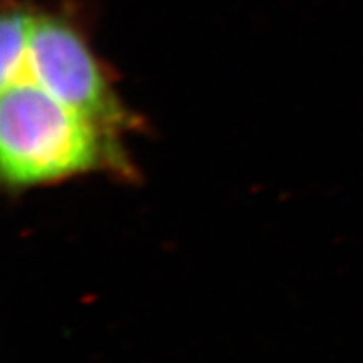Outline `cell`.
<instances>
[{
  "mask_svg": "<svg viewBox=\"0 0 363 363\" xmlns=\"http://www.w3.org/2000/svg\"><path fill=\"white\" fill-rule=\"evenodd\" d=\"M27 78L113 133L131 123L88 40L65 16L35 13Z\"/></svg>",
  "mask_w": 363,
  "mask_h": 363,
  "instance_id": "7a4b0ae2",
  "label": "cell"
},
{
  "mask_svg": "<svg viewBox=\"0 0 363 363\" xmlns=\"http://www.w3.org/2000/svg\"><path fill=\"white\" fill-rule=\"evenodd\" d=\"M115 136L30 78L2 86L0 170L9 187H35L120 165Z\"/></svg>",
  "mask_w": 363,
  "mask_h": 363,
  "instance_id": "6da1fadb",
  "label": "cell"
},
{
  "mask_svg": "<svg viewBox=\"0 0 363 363\" xmlns=\"http://www.w3.org/2000/svg\"><path fill=\"white\" fill-rule=\"evenodd\" d=\"M35 13L12 7L4 12L0 24V81L2 86L27 78L30 40Z\"/></svg>",
  "mask_w": 363,
  "mask_h": 363,
  "instance_id": "3957f363",
  "label": "cell"
}]
</instances>
